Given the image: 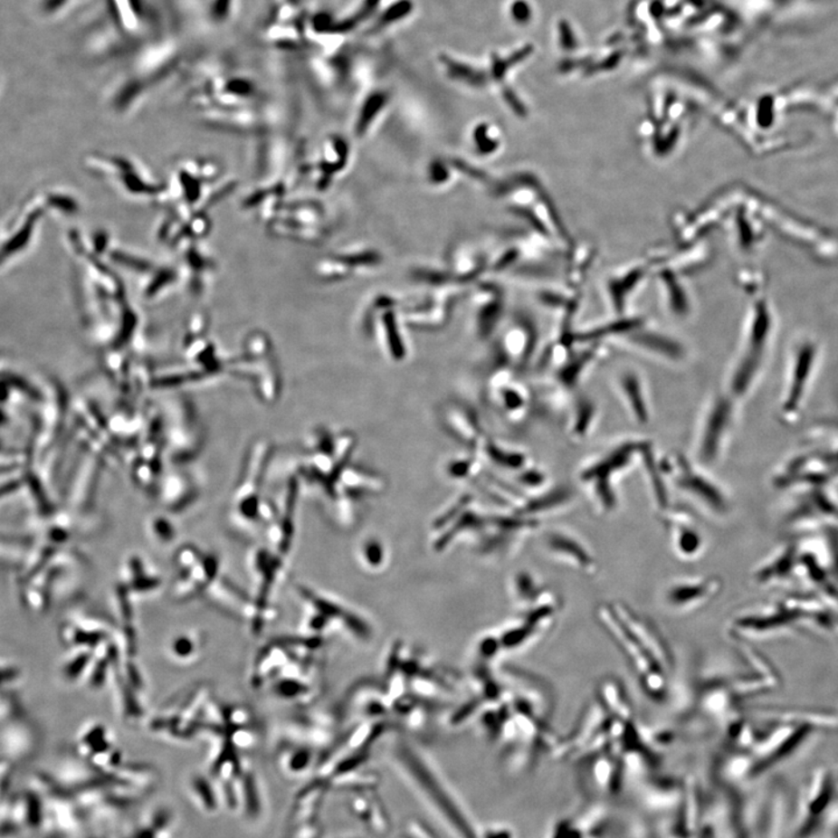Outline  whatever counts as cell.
<instances>
[{"instance_id":"5b68a950","label":"cell","mask_w":838,"mask_h":838,"mask_svg":"<svg viewBox=\"0 0 838 838\" xmlns=\"http://www.w3.org/2000/svg\"><path fill=\"white\" fill-rule=\"evenodd\" d=\"M545 548L556 563L581 576H594L600 571L595 553L572 531L565 529L551 530L545 536Z\"/></svg>"},{"instance_id":"7a4b0ae2","label":"cell","mask_w":838,"mask_h":838,"mask_svg":"<svg viewBox=\"0 0 838 838\" xmlns=\"http://www.w3.org/2000/svg\"><path fill=\"white\" fill-rule=\"evenodd\" d=\"M732 641L771 640L791 633H838V604L815 594L788 592L779 599L748 605L728 622Z\"/></svg>"},{"instance_id":"5bb4252c","label":"cell","mask_w":838,"mask_h":838,"mask_svg":"<svg viewBox=\"0 0 838 838\" xmlns=\"http://www.w3.org/2000/svg\"><path fill=\"white\" fill-rule=\"evenodd\" d=\"M447 426L453 431L455 436L469 445H477L481 442V431L473 414L462 406H451L447 409Z\"/></svg>"},{"instance_id":"e0dca14e","label":"cell","mask_w":838,"mask_h":838,"mask_svg":"<svg viewBox=\"0 0 838 838\" xmlns=\"http://www.w3.org/2000/svg\"><path fill=\"white\" fill-rule=\"evenodd\" d=\"M596 405L591 398L583 396L576 400L571 426L572 436L583 439L588 434L596 418Z\"/></svg>"},{"instance_id":"4fadbf2b","label":"cell","mask_w":838,"mask_h":838,"mask_svg":"<svg viewBox=\"0 0 838 838\" xmlns=\"http://www.w3.org/2000/svg\"><path fill=\"white\" fill-rule=\"evenodd\" d=\"M573 496H575V493L568 486L553 488L548 493L524 503L518 514L531 519H535L537 514H550V512L567 507L568 503L572 502Z\"/></svg>"},{"instance_id":"277c9868","label":"cell","mask_w":838,"mask_h":838,"mask_svg":"<svg viewBox=\"0 0 838 838\" xmlns=\"http://www.w3.org/2000/svg\"><path fill=\"white\" fill-rule=\"evenodd\" d=\"M723 591V580L710 573L673 577L662 591V605L675 616L694 615L713 604Z\"/></svg>"},{"instance_id":"9c48e42d","label":"cell","mask_w":838,"mask_h":838,"mask_svg":"<svg viewBox=\"0 0 838 838\" xmlns=\"http://www.w3.org/2000/svg\"><path fill=\"white\" fill-rule=\"evenodd\" d=\"M669 530L671 548L679 560H698L705 552V538L700 529L690 518L682 515H669L665 519Z\"/></svg>"},{"instance_id":"ba28073f","label":"cell","mask_w":838,"mask_h":838,"mask_svg":"<svg viewBox=\"0 0 838 838\" xmlns=\"http://www.w3.org/2000/svg\"><path fill=\"white\" fill-rule=\"evenodd\" d=\"M38 201L28 203L26 209H23L9 225L6 234L0 238V266L7 262V259L12 256L22 253L24 248L30 245L31 239L33 237L36 225L43 214V207Z\"/></svg>"},{"instance_id":"ac0fdd59","label":"cell","mask_w":838,"mask_h":838,"mask_svg":"<svg viewBox=\"0 0 838 838\" xmlns=\"http://www.w3.org/2000/svg\"><path fill=\"white\" fill-rule=\"evenodd\" d=\"M345 486L354 493H376L384 488V480L361 470H345Z\"/></svg>"},{"instance_id":"2e32d148","label":"cell","mask_w":838,"mask_h":838,"mask_svg":"<svg viewBox=\"0 0 838 838\" xmlns=\"http://www.w3.org/2000/svg\"><path fill=\"white\" fill-rule=\"evenodd\" d=\"M642 457L645 459L646 473H648L649 481L652 487L654 502L659 510L666 512L670 508L669 494H667L665 481L662 479V469H659L654 462L653 454L651 455L650 446L642 453Z\"/></svg>"},{"instance_id":"7402d4cb","label":"cell","mask_w":838,"mask_h":838,"mask_svg":"<svg viewBox=\"0 0 838 838\" xmlns=\"http://www.w3.org/2000/svg\"><path fill=\"white\" fill-rule=\"evenodd\" d=\"M545 481V477L542 471L530 470L523 473L522 477L519 478V483H522V486L536 488Z\"/></svg>"},{"instance_id":"ffe728a7","label":"cell","mask_w":838,"mask_h":838,"mask_svg":"<svg viewBox=\"0 0 838 838\" xmlns=\"http://www.w3.org/2000/svg\"><path fill=\"white\" fill-rule=\"evenodd\" d=\"M478 466L475 461L465 459V461H455L450 463L449 474L451 477L462 479L470 477L471 474L477 473Z\"/></svg>"},{"instance_id":"6da1fadb","label":"cell","mask_w":838,"mask_h":838,"mask_svg":"<svg viewBox=\"0 0 838 838\" xmlns=\"http://www.w3.org/2000/svg\"><path fill=\"white\" fill-rule=\"evenodd\" d=\"M595 617L632 666L643 693L656 702L669 698L675 658L661 629L621 601L600 604Z\"/></svg>"},{"instance_id":"d6986e66","label":"cell","mask_w":838,"mask_h":838,"mask_svg":"<svg viewBox=\"0 0 838 838\" xmlns=\"http://www.w3.org/2000/svg\"><path fill=\"white\" fill-rule=\"evenodd\" d=\"M485 451L491 462L504 469L518 471L526 465L527 459L523 453L508 451L493 444H487Z\"/></svg>"},{"instance_id":"30bf717a","label":"cell","mask_w":838,"mask_h":838,"mask_svg":"<svg viewBox=\"0 0 838 838\" xmlns=\"http://www.w3.org/2000/svg\"><path fill=\"white\" fill-rule=\"evenodd\" d=\"M595 700L614 721L628 722L634 719L632 698L621 679L605 675L597 682Z\"/></svg>"},{"instance_id":"9a60e30c","label":"cell","mask_w":838,"mask_h":838,"mask_svg":"<svg viewBox=\"0 0 838 838\" xmlns=\"http://www.w3.org/2000/svg\"><path fill=\"white\" fill-rule=\"evenodd\" d=\"M596 346L593 344L591 348L584 349V351L572 354L557 372L559 384L567 389L576 388L581 376H584L585 370L588 368L594 357H596Z\"/></svg>"},{"instance_id":"52a82bcc","label":"cell","mask_w":838,"mask_h":838,"mask_svg":"<svg viewBox=\"0 0 838 838\" xmlns=\"http://www.w3.org/2000/svg\"><path fill=\"white\" fill-rule=\"evenodd\" d=\"M674 483L679 490L701 504V507L715 518L727 514L728 501L722 490L686 462L679 461Z\"/></svg>"},{"instance_id":"3957f363","label":"cell","mask_w":838,"mask_h":838,"mask_svg":"<svg viewBox=\"0 0 838 838\" xmlns=\"http://www.w3.org/2000/svg\"><path fill=\"white\" fill-rule=\"evenodd\" d=\"M649 446V443L644 441L620 443L581 471V481L592 488L597 507L605 514L613 512L617 507V496L613 486L614 477L632 465L634 458L642 455Z\"/></svg>"},{"instance_id":"7c38bea8","label":"cell","mask_w":838,"mask_h":838,"mask_svg":"<svg viewBox=\"0 0 838 838\" xmlns=\"http://www.w3.org/2000/svg\"><path fill=\"white\" fill-rule=\"evenodd\" d=\"M618 388L634 421L641 425L648 424L650 409L640 374L633 369L624 370L618 376Z\"/></svg>"},{"instance_id":"44dd1931","label":"cell","mask_w":838,"mask_h":838,"mask_svg":"<svg viewBox=\"0 0 838 838\" xmlns=\"http://www.w3.org/2000/svg\"><path fill=\"white\" fill-rule=\"evenodd\" d=\"M172 651L175 657L188 659L195 653L194 640L189 636L178 637L173 642Z\"/></svg>"},{"instance_id":"8992f818","label":"cell","mask_w":838,"mask_h":838,"mask_svg":"<svg viewBox=\"0 0 838 838\" xmlns=\"http://www.w3.org/2000/svg\"><path fill=\"white\" fill-rule=\"evenodd\" d=\"M732 405L729 398L716 396L708 408L700 430L697 455L703 465L718 462L724 438L729 429Z\"/></svg>"},{"instance_id":"8fae6325","label":"cell","mask_w":838,"mask_h":838,"mask_svg":"<svg viewBox=\"0 0 838 838\" xmlns=\"http://www.w3.org/2000/svg\"><path fill=\"white\" fill-rule=\"evenodd\" d=\"M626 339L634 348L667 361H682L687 356L685 346L662 333L638 328L628 333Z\"/></svg>"}]
</instances>
